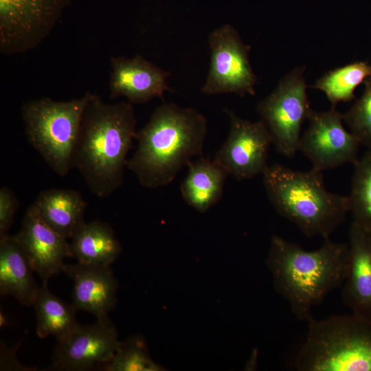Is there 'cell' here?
Segmentation results:
<instances>
[{
	"label": "cell",
	"instance_id": "obj_1",
	"mask_svg": "<svg viewBox=\"0 0 371 371\" xmlns=\"http://www.w3.org/2000/svg\"><path fill=\"white\" fill-rule=\"evenodd\" d=\"M136 122L132 103H107L91 93L83 112L72 166L95 196H109L122 185Z\"/></svg>",
	"mask_w": 371,
	"mask_h": 371
},
{
	"label": "cell",
	"instance_id": "obj_2",
	"mask_svg": "<svg viewBox=\"0 0 371 371\" xmlns=\"http://www.w3.org/2000/svg\"><path fill=\"white\" fill-rule=\"evenodd\" d=\"M207 132V120L198 111L164 102L137 131L126 168L144 188L166 186L192 158L203 156Z\"/></svg>",
	"mask_w": 371,
	"mask_h": 371
},
{
	"label": "cell",
	"instance_id": "obj_3",
	"mask_svg": "<svg viewBox=\"0 0 371 371\" xmlns=\"http://www.w3.org/2000/svg\"><path fill=\"white\" fill-rule=\"evenodd\" d=\"M273 287L295 317L308 322L313 308L343 285L348 268V243L325 238L314 251L273 236L266 260Z\"/></svg>",
	"mask_w": 371,
	"mask_h": 371
},
{
	"label": "cell",
	"instance_id": "obj_4",
	"mask_svg": "<svg viewBox=\"0 0 371 371\" xmlns=\"http://www.w3.org/2000/svg\"><path fill=\"white\" fill-rule=\"evenodd\" d=\"M262 175L276 211L308 237L330 238L350 212L348 196L329 192L321 172L294 170L275 164Z\"/></svg>",
	"mask_w": 371,
	"mask_h": 371
},
{
	"label": "cell",
	"instance_id": "obj_5",
	"mask_svg": "<svg viewBox=\"0 0 371 371\" xmlns=\"http://www.w3.org/2000/svg\"><path fill=\"white\" fill-rule=\"evenodd\" d=\"M291 361L299 371H371V319L355 313L311 318Z\"/></svg>",
	"mask_w": 371,
	"mask_h": 371
},
{
	"label": "cell",
	"instance_id": "obj_6",
	"mask_svg": "<svg viewBox=\"0 0 371 371\" xmlns=\"http://www.w3.org/2000/svg\"><path fill=\"white\" fill-rule=\"evenodd\" d=\"M91 93L67 101L47 97L28 100L21 106L25 133L31 146L60 177L73 168V156L85 108Z\"/></svg>",
	"mask_w": 371,
	"mask_h": 371
},
{
	"label": "cell",
	"instance_id": "obj_7",
	"mask_svg": "<svg viewBox=\"0 0 371 371\" xmlns=\"http://www.w3.org/2000/svg\"><path fill=\"white\" fill-rule=\"evenodd\" d=\"M304 70L305 67H298L284 76L274 90L256 106L276 150L289 158L298 151L302 126L312 111L306 94Z\"/></svg>",
	"mask_w": 371,
	"mask_h": 371
},
{
	"label": "cell",
	"instance_id": "obj_8",
	"mask_svg": "<svg viewBox=\"0 0 371 371\" xmlns=\"http://www.w3.org/2000/svg\"><path fill=\"white\" fill-rule=\"evenodd\" d=\"M71 0H0V52L22 54L51 33Z\"/></svg>",
	"mask_w": 371,
	"mask_h": 371
},
{
	"label": "cell",
	"instance_id": "obj_9",
	"mask_svg": "<svg viewBox=\"0 0 371 371\" xmlns=\"http://www.w3.org/2000/svg\"><path fill=\"white\" fill-rule=\"evenodd\" d=\"M207 41L210 67L201 92L207 95H254L258 79L249 59L251 46L243 43L238 31L229 24L212 31Z\"/></svg>",
	"mask_w": 371,
	"mask_h": 371
},
{
	"label": "cell",
	"instance_id": "obj_10",
	"mask_svg": "<svg viewBox=\"0 0 371 371\" xmlns=\"http://www.w3.org/2000/svg\"><path fill=\"white\" fill-rule=\"evenodd\" d=\"M309 125L300 137L298 150L311 162L312 169L322 172L358 161L361 142L343 124L335 106L326 111L312 110Z\"/></svg>",
	"mask_w": 371,
	"mask_h": 371
},
{
	"label": "cell",
	"instance_id": "obj_11",
	"mask_svg": "<svg viewBox=\"0 0 371 371\" xmlns=\"http://www.w3.org/2000/svg\"><path fill=\"white\" fill-rule=\"evenodd\" d=\"M225 111L229 120V133L214 161L239 181L262 175L269 166L272 144L267 126L260 120L251 122L229 109Z\"/></svg>",
	"mask_w": 371,
	"mask_h": 371
},
{
	"label": "cell",
	"instance_id": "obj_12",
	"mask_svg": "<svg viewBox=\"0 0 371 371\" xmlns=\"http://www.w3.org/2000/svg\"><path fill=\"white\" fill-rule=\"evenodd\" d=\"M121 341L109 317L90 324H78L64 338L56 340L48 370L85 371L103 368L113 357Z\"/></svg>",
	"mask_w": 371,
	"mask_h": 371
},
{
	"label": "cell",
	"instance_id": "obj_13",
	"mask_svg": "<svg viewBox=\"0 0 371 371\" xmlns=\"http://www.w3.org/2000/svg\"><path fill=\"white\" fill-rule=\"evenodd\" d=\"M14 236L42 284H47L50 278L63 273L65 260L72 257L67 239L47 225L32 205L27 210L21 229Z\"/></svg>",
	"mask_w": 371,
	"mask_h": 371
},
{
	"label": "cell",
	"instance_id": "obj_14",
	"mask_svg": "<svg viewBox=\"0 0 371 371\" xmlns=\"http://www.w3.org/2000/svg\"><path fill=\"white\" fill-rule=\"evenodd\" d=\"M109 96L111 99L124 97L133 104H143L154 98H163L171 91L167 83L170 76L140 54L110 59Z\"/></svg>",
	"mask_w": 371,
	"mask_h": 371
},
{
	"label": "cell",
	"instance_id": "obj_15",
	"mask_svg": "<svg viewBox=\"0 0 371 371\" xmlns=\"http://www.w3.org/2000/svg\"><path fill=\"white\" fill-rule=\"evenodd\" d=\"M63 273L73 282L72 304L78 311L108 317L117 304L118 282L110 266L77 262L65 264Z\"/></svg>",
	"mask_w": 371,
	"mask_h": 371
},
{
	"label": "cell",
	"instance_id": "obj_16",
	"mask_svg": "<svg viewBox=\"0 0 371 371\" xmlns=\"http://www.w3.org/2000/svg\"><path fill=\"white\" fill-rule=\"evenodd\" d=\"M348 245L342 300L352 313L371 319V232L352 222Z\"/></svg>",
	"mask_w": 371,
	"mask_h": 371
},
{
	"label": "cell",
	"instance_id": "obj_17",
	"mask_svg": "<svg viewBox=\"0 0 371 371\" xmlns=\"http://www.w3.org/2000/svg\"><path fill=\"white\" fill-rule=\"evenodd\" d=\"M34 271L22 246L15 237H0V293L11 295L20 303L33 306L39 287Z\"/></svg>",
	"mask_w": 371,
	"mask_h": 371
},
{
	"label": "cell",
	"instance_id": "obj_18",
	"mask_svg": "<svg viewBox=\"0 0 371 371\" xmlns=\"http://www.w3.org/2000/svg\"><path fill=\"white\" fill-rule=\"evenodd\" d=\"M32 205L47 225L67 239L71 238L85 223L87 204L81 194L76 190H43Z\"/></svg>",
	"mask_w": 371,
	"mask_h": 371
},
{
	"label": "cell",
	"instance_id": "obj_19",
	"mask_svg": "<svg viewBox=\"0 0 371 371\" xmlns=\"http://www.w3.org/2000/svg\"><path fill=\"white\" fill-rule=\"evenodd\" d=\"M187 166L188 172L180 187L182 197L190 206L204 213L221 199L229 175L214 159L203 155Z\"/></svg>",
	"mask_w": 371,
	"mask_h": 371
},
{
	"label": "cell",
	"instance_id": "obj_20",
	"mask_svg": "<svg viewBox=\"0 0 371 371\" xmlns=\"http://www.w3.org/2000/svg\"><path fill=\"white\" fill-rule=\"evenodd\" d=\"M71 239L72 257L80 263L110 266L122 252L111 227L100 220L85 223Z\"/></svg>",
	"mask_w": 371,
	"mask_h": 371
},
{
	"label": "cell",
	"instance_id": "obj_21",
	"mask_svg": "<svg viewBox=\"0 0 371 371\" xmlns=\"http://www.w3.org/2000/svg\"><path fill=\"white\" fill-rule=\"evenodd\" d=\"M32 306L36 317V333L41 339L51 335L60 340L78 324L74 305L52 293L47 284L39 287Z\"/></svg>",
	"mask_w": 371,
	"mask_h": 371
},
{
	"label": "cell",
	"instance_id": "obj_22",
	"mask_svg": "<svg viewBox=\"0 0 371 371\" xmlns=\"http://www.w3.org/2000/svg\"><path fill=\"white\" fill-rule=\"evenodd\" d=\"M371 76V65L355 61L324 74L311 86L324 93L332 106L355 99L356 88Z\"/></svg>",
	"mask_w": 371,
	"mask_h": 371
},
{
	"label": "cell",
	"instance_id": "obj_23",
	"mask_svg": "<svg viewBox=\"0 0 371 371\" xmlns=\"http://www.w3.org/2000/svg\"><path fill=\"white\" fill-rule=\"evenodd\" d=\"M348 196L352 222L371 232V148L354 165Z\"/></svg>",
	"mask_w": 371,
	"mask_h": 371
},
{
	"label": "cell",
	"instance_id": "obj_24",
	"mask_svg": "<svg viewBox=\"0 0 371 371\" xmlns=\"http://www.w3.org/2000/svg\"><path fill=\"white\" fill-rule=\"evenodd\" d=\"M102 368L106 371L164 370L151 359L146 343L140 335H133L121 341L112 359Z\"/></svg>",
	"mask_w": 371,
	"mask_h": 371
},
{
	"label": "cell",
	"instance_id": "obj_25",
	"mask_svg": "<svg viewBox=\"0 0 371 371\" xmlns=\"http://www.w3.org/2000/svg\"><path fill=\"white\" fill-rule=\"evenodd\" d=\"M364 91L352 106L344 114L343 120L360 141L361 144L371 148V76L365 81Z\"/></svg>",
	"mask_w": 371,
	"mask_h": 371
},
{
	"label": "cell",
	"instance_id": "obj_26",
	"mask_svg": "<svg viewBox=\"0 0 371 371\" xmlns=\"http://www.w3.org/2000/svg\"><path fill=\"white\" fill-rule=\"evenodd\" d=\"M19 201L12 190L3 186L0 189V237L5 236L14 220Z\"/></svg>",
	"mask_w": 371,
	"mask_h": 371
}]
</instances>
